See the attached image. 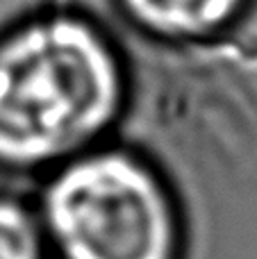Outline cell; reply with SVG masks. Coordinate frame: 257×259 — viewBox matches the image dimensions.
<instances>
[{"label":"cell","mask_w":257,"mask_h":259,"mask_svg":"<svg viewBox=\"0 0 257 259\" xmlns=\"http://www.w3.org/2000/svg\"><path fill=\"white\" fill-rule=\"evenodd\" d=\"M121 103L118 62L89 23H25L0 41V168L62 166L114 125Z\"/></svg>","instance_id":"6da1fadb"},{"label":"cell","mask_w":257,"mask_h":259,"mask_svg":"<svg viewBox=\"0 0 257 259\" xmlns=\"http://www.w3.org/2000/svg\"><path fill=\"white\" fill-rule=\"evenodd\" d=\"M50 246L34 207L0 193V259H48Z\"/></svg>","instance_id":"277c9868"},{"label":"cell","mask_w":257,"mask_h":259,"mask_svg":"<svg viewBox=\"0 0 257 259\" xmlns=\"http://www.w3.org/2000/svg\"><path fill=\"white\" fill-rule=\"evenodd\" d=\"M130 14L166 36H200L237 16L244 0H125Z\"/></svg>","instance_id":"3957f363"},{"label":"cell","mask_w":257,"mask_h":259,"mask_svg":"<svg viewBox=\"0 0 257 259\" xmlns=\"http://www.w3.org/2000/svg\"><path fill=\"white\" fill-rule=\"evenodd\" d=\"M57 259H180L182 219L159 173L125 150L57 166L36 207Z\"/></svg>","instance_id":"7a4b0ae2"}]
</instances>
